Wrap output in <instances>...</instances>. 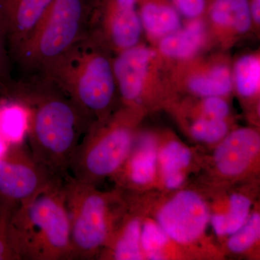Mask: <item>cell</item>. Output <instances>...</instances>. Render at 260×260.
Masks as SVG:
<instances>
[{"mask_svg": "<svg viewBox=\"0 0 260 260\" xmlns=\"http://www.w3.org/2000/svg\"><path fill=\"white\" fill-rule=\"evenodd\" d=\"M10 96L29 111V148L34 160L51 176L64 179L70 160L93 121L51 82L32 79L14 85Z\"/></svg>", "mask_w": 260, "mask_h": 260, "instance_id": "6da1fadb", "label": "cell"}, {"mask_svg": "<svg viewBox=\"0 0 260 260\" xmlns=\"http://www.w3.org/2000/svg\"><path fill=\"white\" fill-rule=\"evenodd\" d=\"M63 181L51 183L17 206L9 225L10 244L17 260H70Z\"/></svg>", "mask_w": 260, "mask_h": 260, "instance_id": "7a4b0ae2", "label": "cell"}, {"mask_svg": "<svg viewBox=\"0 0 260 260\" xmlns=\"http://www.w3.org/2000/svg\"><path fill=\"white\" fill-rule=\"evenodd\" d=\"M109 51L86 32L37 79L54 83L93 123L104 120L117 90Z\"/></svg>", "mask_w": 260, "mask_h": 260, "instance_id": "3957f363", "label": "cell"}, {"mask_svg": "<svg viewBox=\"0 0 260 260\" xmlns=\"http://www.w3.org/2000/svg\"><path fill=\"white\" fill-rule=\"evenodd\" d=\"M95 0H54L12 59L37 79L81 40Z\"/></svg>", "mask_w": 260, "mask_h": 260, "instance_id": "277c9868", "label": "cell"}, {"mask_svg": "<svg viewBox=\"0 0 260 260\" xmlns=\"http://www.w3.org/2000/svg\"><path fill=\"white\" fill-rule=\"evenodd\" d=\"M133 143L127 112H121L109 121H95L77 147L70 160L69 174L95 185L96 181L119 171L129 157Z\"/></svg>", "mask_w": 260, "mask_h": 260, "instance_id": "5b68a950", "label": "cell"}, {"mask_svg": "<svg viewBox=\"0 0 260 260\" xmlns=\"http://www.w3.org/2000/svg\"><path fill=\"white\" fill-rule=\"evenodd\" d=\"M63 185L70 219V260L93 259L112 234V198L70 174L64 177Z\"/></svg>", "mask_w": 260, "mask_h": 260, "instance_id": "8992f818", "label": "cell"}, {"mask_svg": "<svg viewBox=\"0 0 260 260\" xmlns=\"http://www.w3.org/2000/svg\"><path fill=\"white\" fill-rule=\"evenodd\" d=\"M143 31L138 0H95L87 34L116 54L139 44Z\"/></svg>", "mask_w": 260, "mask_h": 260, "instance_id": "52a82bcc", "label": "cell"}, {"mask_svg": "<svg viewBox=\"0 0 260 260\" xmlns=\"http://www.w3.org/2000/svg\"><path fill=\"white\" fill-rule=\"evenodd\" d=\"M39 166L20 143L6 149L0 156V194L20 204L56 181Z\"/></svg>", "mask_w": 260, "mask_h": 260, "instance_id": "ba28073f", "label": "cell"}, {"mask_svg": "<svg viewBox=\"0 0 260 260\" xmlns=\"http://www.w3.org/2000/svg\"><path fill=\"white\" fill-rule=\"evenodd\" d=\"M209 211L204 200L191 191H182L162 207L158 225L168 237L181 244L198 239L204 232Z\"/></svg>", "mask_w": 260, "mask_h": 260, "instance_id": "9c48e42d", "label": "cell"}, {"mask_svg": "<svg viewBox=\"0 0 260 260\" xmlns=\"http://www.w3.org/2000/svg\"><path fill=\"white\" fill-rule=\"evenodd\" d=\"M155 56V51L139 44L117 53L112 59L116 88L127 105L136 104L144 93Z\"/></svg>", "mask_w": 260, "mask_h": 260, "instance_id": "30bf717a", "label": "cell"}, {"mask_svg": "<svg viewBox=\"0 0 260 260\" xmlns=\"http://www.w3.org/2000/svg\"><path fill=\"white\" fill-rule=\"evenodd\" d=\"M53 1L0 0V18L6 28L10 57L31 35Z\"/></svg>", "mask_w": 260, "mask_h": 260, "instance_id": "8fae6325", "label": "cell"}, {"mask_svg": "<svg viewBox=\"0 0 260 260\" xmlns=\"http://www.w3.org/2000/svg\"><path fill=\"white\" fill-rule=\"evenodd\" d=\"M259 150L260 138L256 131L249 128L235 130L224 138L215 150V165L223 175H239L250 166Z\"/></svg>", "mask_w": 260, "mask_h": 260, "instance_id": "7c38bea8", "label": "cell"}, {"mask_svg": "<svg viewBox=\"0 0 260 260\" xmlns=\"http://www.w3.org/2000/svg\"><path fill=\"white\" fill-rule=\"evenodd\" d=\"M201 18L188 20L185 25L159 40L160 54L172 59H191L204 47L206 30Z\"/></svg>", "mask_w": 260, "mask_h": 260, "instance_id": "4fadbf2b", "label": "cell"}, {"mask_svg": "<svg viewBox=\"0 0 260 260\" xmlns=\"http://www.w3.org/2000/svg\"><path fill=\"white\" fill-rule=\"evenodd\" d=\"M143 30L154 40H160L182 25L181 15L171 0H138Z\"/></svg>", "mask_w": 260, "mask_h": 260, "instance_id": "5bb4252c", "label": "cell"}, {"mask_svg": "<svg viewBox=\"0 0 260 260\" xmlns=\"http://www.w3.org/2000/svg\"><path fill=\"white\" fill-rule=\"evenodd\" d=\"M206 14L217 30L246 34L253 23L249 0H210Z\"/></svg>", "mask_w": 260, "mask_h": 260, "instance_id": "9a60e30c", "label": "cell"}, {"mask_svg": "<svg viewBox=\"0 0 260 260\" xmlns=\"http://www.w3.org/2000/svg\"><path fill=\"white\" fill-rule=\"evenodd\" d=\"M187 86L191 93L200 96L223 97L234 88L232 72L228 65L217 63L191 75L188 78Z\"/></svg>", "mask_w": 260, "mask_h": 260, "instance_id": "2e32d148", "label": "cell"}, {"mask_svg": "<svg viewBox=\"0 0 260 260\" xmlns=\"http://www.w3.org/2000/svg\"><path fill=\"white\" fill-rule=\"evenodd\" d=\"M156 161V143L153 137L145 135L128 162L130 181L139 185L151 182L155 177Z\"/></svg>", "mask_w": 260, "mask_h": 260, "instance_id": "e0dca14e", "label": "cell"}, {"mask_svg": "<svg viewBox=\"0 0 260 260\" xmlns=\"http://www.w3.org/2000/svg\"><path fill=\"white\" fill-rule=\"evenodd\" d=\"M233 81L238 93L243 97L256 95L260 88V59L257 54L241 56L234 67Z\"/></svg>", "mask_w": 260, "mask_h": 260, "instance_id": "ac0fdd59", "label": "cell"}, {"mask_svg": "<svg viewBox=\"0 0 260 260\" xmlns=\"http://www.w3.org/2000/svg\"><path fill=\"white\" fill-rule=\"evenodd\" d=\"M141 225L138 219L126 222L111 246V255L116 260H139L143 259L140 250ZM106 245V246H107Z\"/></svg>", "mask_w": 260, "mask_h": 260, "instance_id": "d6986e66", "label": "cell"}, {"mask_svg": "<svg viewBox=\"0 0 260 260\" xmlns=\"http://www.w3.org/2000/svg\"><path fill=\"white\" fill-rule=\"evenodd\" d=\"M28 108L21 103H12L0 112V133L13 144L20 143L28 132Z\"/></svg>", "mask_w": 260, "mask_h": 260, "instance_id": "ffe728a7", "label": "cell"}, {"mask_svg": "<svg viewBox=\"0 0 260 260\" xmlns=\"http://www.w3.org/2000/svg\"><path fill=\"white\" fill-rule=\"evenodd\" d=\"M191 154L189 148L177 141L168 143L159 155V160L164 175L181 172L190 162Z\"/></svg>", "mask_w": 260, "mask_h": 260, "instance_id": "44dd1931", "label": "cell"}, {"mask_svg": "<svg viewBox=\"0 0 260 260\" xmlns=\"http://www.w3.org/2000/svg\"><path fill=\"white\" fill-rule=\"evenodd\" d=\"M259 214L254 213L237 232L232 234L228 242V248L233 252H244L259 239Z\"/></svg>", "mask_w": 260, "mask_h": 260, "instance_id": "7402d4cb", "label": "cell"}, {"mask_svg": "<svg viewBox=\"0 0 260 260\" xmlns=\"http://www.w3.org/2000/svg\"><path fill=\"white\" fill-rule=\"evenodd\" d=\"M229 126L225 119L202 117L197 119L191 126V133L195 139L205 143L220 141L226 136Z\"/></svg>", "mask_w": 260, "mask_h": 260, "instance_id": "603a6c76", "label": "cell"}, {"mask_svg": "<svg viewBox=\"0 0 260 260\" xmlns=\"http://www.w3.org/2000/svg\"><path fill=\"white\" fill-rule=\"evenodd\" d=\"M18 204L0 194V260H17L9 241V225Z\"/></svg>", "mask_w": 260, "mask_h": 260, "instance_id": "cb8c5ba5", "label": "cell"}, {"mask_svg": "<svg viewBox=\"0 0 260 260\" xmlns=\"http://www.w3.org/2000/svg\"><path fill=\"white\" fill-rule=\"evenodd\" d=\"M169 237L157 224L145 223L141 229L140 245L150 259H161L162 247L167 244Z\"/></svg>", "mask_w": 260, "mask_h": 260, "instance_id": "d4e9b609", "label": "cell"}, {"mask_svg": "<svg viewBox=\"0 0 260 260\" xmlns=\"http://www.w3.org/2000/svg\"><path fill=\"white\" fill-rule=\"evenodd\" d=\"M250 208V200L244 195L234 194L231 197L229 213L225 215V235H232L244 225Z\"/></svg>", "mask_w": 260, "mask_h": 260, "instance_id": "484cf974", "label": "cell"}, {"mask_svg": "<svg viewBox=\"0 0 260 260\" xmlns=\"http://www.w3.org/2000/svg\"><path fill=\"white\" fill-rule=\"evenodd\" d=\"M10 56L6 28L0 18V90L4 93L12 84L9 76Z\"/></svg>", "mask_w": 260, "mask_h": 260, "instance_id": "4316f807", "label": "cell"}, {"mask_svg": "<svg viewBox=\"0 0 260 260\" xmlns=\"http://www.w3.org/2000/svg\"><path fill=\"white\" fill-rule=\"evenodd\" d=\"M181 16L189 20L203 18L210 0H171Z\"/></svg>", "mask_w": 260, "mask_h": 260, "instance_id": "83f0119b", "label": "cell"}, {"mask_svg": "<svg viewBox=\"0 0 260 260\" xmlns=\"http://www.w3.org/2000/svg\"><path fill=\"white\" fill-rule=\"evenodd\" d=\"M203 112L208 117L225 119L229 116L230 108L220 96L206 97L203 102Z\"/></svg>", "mask_w": 260, "mask_h": 260, "instance_id": "f1b7e54d", "label": "cell"}, {"mask_svg": "<svg viewBox=\"0 0 260 260\" xmlns=\"http://www.w3.org/2000/svg\"><path fill=\"white\" fill-rule=\"evenodd\" d=\"M184 176L181 172L174 173L165 176V184L169 189H177L182 184Z\"/></svg>", "mask_w": 260, "mask_h": 260, "instance_id": "f546056e", "label": "cell"}, {"mask_svg": "<svg viewBox=\"0 0 260 260\" xmlns=\"http://www.w3.org/2000/svg\"><path fill=\"white\" fill-rule=\"evenodd\" d=\"M211 223L216 234L219 236L225 235L226 225H225V215L217 214V215H213L212 217Z\"/></svg>", "mask_w": 260, "mask_h": 260, "instance_id": "4dcf8cb0", "label": "cell"}, {"mask_svg": "<svg viewBox=\"0 0 260 260\" xmlns=\"http://www.w3.org/2000/svg\"><path fill=\"white\" fill-rule=\"evenodd\" d=\"M249 8L253 23L259 25L260 23V0H249Z\"/></svg>", "mask_w": 260, "mask_h": 260, "instance_id": "1f68e13d", "label": "cell"}, {"mask_svg": "<svg viewBox=\"0 0 260 260\" xmlns=\"http://www.w3.org/2000/svg\"><path fill=\"white\" fill-rule=\"evenodd\" d=\"M5 150H6V149H5L4 145H3V143H1V142H0V156H1V155H3V153H4Z\"/></svg>", "mask_w": 260, "mask_h": 260, "instance_id": "d6a6232c", "label": "cell"}]
</instances>
